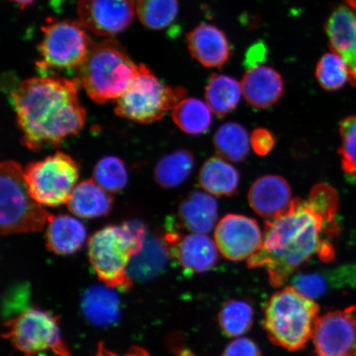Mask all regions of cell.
<instances>
[{"mask_svg": "<svg viewBox=\"0 0 356 356\" xmlns=\"http://www.w3.org/2000/svg\"><path fill=\"white\" fill-rule=\"evenodd\" d=\"M319 307L293 286L271 296L265 310L264 328L273 344L297 351L314 336Z\"/></svg>", "mask_w": 356, "mask_h": 356, "instance_id": "5b68a950", "label": "cell"}, {"mask_svg": "<svg viewBox=\"0 0 356 356\" xmlns=\"http://www.w3.org/2000/svg\"><path fill=\"white\" fill-rule=\"evenodd\" d=\"M350 266L341 267L330 271H314V273H302L293 275L291 280L292 286L301 295L310 300L319 299L326 295L332 287L347 284V280L355 277Z\"/></svg>", "mask_w": 356, "mask_h": 356, "instance_id": "cb8c5ba5", "label": "cell"}, {"mask_svg": "<svg viewBox=\"0 0 356 356\" xmlns=\"http://www.w3.org/2000/svg\"><path fill=\"white\" fill-rule=\"evenodd\" d=\"M79 173L77 163L62 152L30 163L24 168L30 194L42 206L51 207L68 203L77 185Z\"/></svg>", "mask_w": 356, "mask_h": 356, "instance_id": "30bf717a", "label": "cell"}, {"mask_svg": "<svg viewBox=\"0 0 356 356\" xmlns=\"http://www.w3.org/2000/svg\"><path fill=\"white\" fill-rule=\"evenodd\" d=\"M239 180L237 169L220 157L208 159L199 173L202 188L220 197H230L237 194Z\"/></svg>", "mask_w": 356, "mask_h": 356, "instance_id": "7402d4cb", "label": "cell"}, {"mask_svg": "<svg viewBox=\"0 0 356 356\" xmlns=\"http://www.w3.org/2000/svg\"><path fill=\"white\" fill-rule=\"evenodd\" d=\"M179 11L177 0H137L136 15L141 24L152 30L171 25Z\"/></svg>", "mask_w": 356, "mask_h": 356, "instance_id": "f1b7e54d", "label": "cell"}, {"mask_svg": "<svg viewBox=\"0 0 356 356\" xmlns=\"http://www.w3.org/2000/svg\"><path fill=\"white\" fill-rule=\"evenodd\" d=\"M113 197L93 179L80 182L71 193L69 210L83 219H95L108 215L113 208Z\"/></svg>", "mask_w": 356, "mask_h": 356, "instance_id": "44dd1931", "label": "cell"}, {"mask_svg": "<svg viewBox=\"0 0 356 356\" xmlns=\"http://www.w3.org/2000/svg\"><path fill=\"white\" fill-rule=\"evenodd\" d=\"M79 21L99 37H113L131 25L136 13L135 0H78Z\"/></svg>", "mask_w": 356, "mask_h": 356, "instance_id": "8fae6325", "label": "cell"}, {"mask_svg": "<svg viewBox=\"0 0 356 356\" xmlns=\"http://www.w3.org/2000/svg\"><path fill=\"white\" fill-rule=\"evenodd\" d=\"M325 222L309 202L293 199L289 210L266 220L264 242L248 259L249 268H265L271 286H282L302 264L320 251L326 240L320 238Z\"/></svg>", "mask_w": 356, "mask_h": 356, "instance_id": "7a4b0ae2", "label": "cell"}, {"mask_svg": "<svg viewBox=\"0 0 356 356\" xmlns=\"http://www.w3.org/2000/svg\"><path fill=\"white\" fill-rule=\"evenodd\" d=\"M243 92L241 83L227 75L213 74L206 87L209 108L220 118H225L238 104Z\"/></svg>", "mask_w": 356, "mask_h": 356, "instance_id": "d4e9b609", "label": "cell"}, {"mask_svg": "<svg viewBox=\"0 0 356 356\" xmlns=\"http://www.w3.org/2000/svg\"><path fill=\"white\" fill-rule=\"evenodd\" d=\"M180 226L195 234L210 233L218 219V204L211 195L195 191L178 207Z\"/></svg>", "mask_w": 356, "mask_h": 356, "instance_id": "d6986e66", "label": "cell"}, {"mask_svg": "<svg viewBox=\"0 0 356 356\" xmlns=\"http://www.w3.org/2000/svg\"><path fill=\"white\" fill-rule=\"evenodd\" d=\"M2 336L24 356H35L51 350L59 356H70L62 337L59 318L40 309H29L3 324Z\"/></svg>", "mask_w": 356, "mask_h": 356, "instance_id": "9c48e42d", "label": "cell"}, {"mask_svg": "<svg viewBox=\"0 0 356 356\" xmlns=\"http://www.w3.org/2000/svg\"><path fill=\"white\" fill-rule=\"evenodd\" d=\"M42 31V39L38 46L40 60L37 62L42 72H75L95 44L79 21L48 20Z\"/></svg>", "mask_w": 356, "mask_h": 356, "instance_id": "ba28073f", "label": "cell"}, {"mask_svg": "<svg viewBox=\"0 0 356 356\" xmlns=\"http://www.w3.org/2000/svg\"><path fill=\"white\" fill-rule=\"evenodd\" d=\"M249 204L258 216L273 220L286 213L292 203V191L288 181L277 175L258 178L248 193Z\"/></svg>", "mask_w": 356, "mask_h": 356, "instance_id": "9a60e30c", "label": "cell"}, {"mask_svg": "<svg viewBox=\"0 0 356 356\" xmlns=\"http://www.w3.org/2000/svg\"><path fill=\"white\" fill-rule=\"evenodd\" d=\"M329 46L339 54L350 70V82L356 86V15L340 6L332 13L325 26Z\"/></svg>", "mask_w": 356, "mask_h": 356, "instance_id": "2e32d148", "label": "cell"}, {"mask_svg": "<svg viewBox=\"0 0 356 356\" xmlns=\"http://www.w3.org/2000/svg\"><path fill=\"white\" fill-rule=\"evenodd\" d=\"M195 158L188 150H177L159 160L154 169L158 184L164 188H175L188 179L193 172Z\"/></svg>", "mask_w": 356, "mask_h": 356, "instance_id": "484cf974", "label": "cell"}, {"mask_svg": "<svg viewBox=\"0 0 356 356\" xmlns=\"http://www.w3.org/2000/svg\"><path fill=\"white\" fill-rule=\"evenodd\" d=\"M219 323L227 337H240L250 330L253 323V309L248 302L231 300L222 305L219 313Z\"/></svg>", "mask_w": 356, "mask_h": 356, "instance_id": "f546056e", "label": "cell"}, {"mask_svg": "<svg viewBox=\"0 0 356 356\" xmlns=\"http://www.w3.org/2000/svg\"><path fill=\"white\" fill-rule=\"evenodd\" d=\"M222 356H261V353L254 341L240 337L226 346Z\"/></svg>", "mask_w": 356, "mask_h": 356, "instance_id": "e575fe53", "label": "cell"}, {"mask_svg": "<svg viewBox=\"0 0 356 356\" xmlns=\"http://www.w3.org/2000/svg\"><path fill=\"white\" fill-rule=\"evenodd\" d=\"M113 289L93 286L88 288L82 299V309L86 318L97 326H108L118 321L120 301Z\"/></svg>", "mask_w": 356, "mask_h": 356, "instance_id": "603a6c76", "label": "cell"}, {"mask_svg": "<svg viewBox=\"0 0 356 356\" xmlns=\"http://www.w3.org/2000/svg\"><path fill=\"white\" fill-rule=\"evenodd\" d=\"M354 309L329 312L318 318L313 339L320 356H356Z\"/></svg>", "mask_w": 356, "mask_h": 356, "instance_id": "4fadbf2b", "label": "cell"}, {"mask_svg": "<svg viewBox=\"0 0 356 356\" xmlns=\"http://www.w3.org/2000/svg\"><path fill=\"white\" fill-rule=\"evenodd\" d=\"M211 109L197 99H184L172 111V118L177 126L190 135H200L210 129Z\"/></svg>", "mask_w": 356, "mask_h": 356, "instance_id": "83f0119b", "label": "cell"}, {"mask_svg": "<svg viewBox=\"0 0 356 356\" xmlns=\"http://www.w3.org/2000/svg\"><path fill=\"white\" fill-rule=\"evenodd\" d=\"M213 145L220 157L238 163L249 153V138L246 129L236 122L222 124L213 136Z\"/></svg>", "mask_w": 356, "mask_h": 356, "instance_id": "4316f807", "label": "cell"}, {"mask_svg": "<svg viewBox=\"0 0 356 356\" xmlns=\"http://www.w3.org/2000/svg\"><path fill=\"white\" fill-rule=\"evenodd\" d=\"M86 238V227L72 216H51L47 222V248L57 255H70L78 252Z\"/></svg>", "mask_w": 356, "mask_h": 356, "instance_id": "ffe728a7", "label": "cell"}, {"mask_svg": "<svg viewBox=\"0 0 356 356\" xmlns=\"http://www.w3.org/2000/svg\"><path fill=\"white\" fill-rule=\"evenodd\" d=\"M76 79L42 76L22 81L11 92L22 143L30 150L58 146L77 135L86 122V111L78 97Z\"/></svg>", "mask_w": 356, "mask_h": 356, "instance_id": "6da1fadb", "label": "cell"}, {"mask_svg": "<svg viewBox=\"0 0 356 356\" xmlns=\"http://www.w3.org/2000/svg\"><path fill=\"white\" fill-rule=\"evenodd\" d=\"M162 235L169 257L177 261L191 273H203L216 264L219 254L216 243L202 234H182L178 232L180 225L172 220Z\"/></svg>", "mask_w": 356, "mask_h": 356, "instance_id": "7c38bea8", "label": "cell"}, {"mask_svg": "<svg viewBox=\"0 0 356 356\" xmlns=\"http://www.w3.org/2000/svg\"><path fill=\"white\" fill-rule=\"evenodd\" d=\"M10 1L17 3L22 10H24L26 7L32 6L37 0H10Z\"/></svg>", "mask_w": 356, "mask_h": 356, "instance_id": "74e56055", "label": "cell"}, {"mask_svg": "<svg viewBox=\"0 0 356 356\" xmlns=\"http://www.w3.org/2000/svg\"><path fill=\"white\" fill-rule=\"evenodd\" d=\"M93 180L110 193H117L127 186L128 172L121 159L108 156L93 169Z\"/></svg>", "mask_w": 356, "mask_h": 356, "instance_id": "1f68e13d", "label": "cell"}, {"mask_svg": "<svg viewBox=\"0 0 356 356\" xmlns=\"http://www.w3.org/2000/svg\"><path fill=\"white\" fill-rule=\"evenodd\" d=\"M136 65L115 40L95 44L86 60L75 71V79L99 104L117 101L136 78Z\"/></svg>", "mask_w": 356, "mask_h": 356, "instance_id": "277c9868", "label": "cell"}, {"mask_svg": "<svg viewBox=\"0 0 356 356\" xmlns=\"http://www.w3.org/2000/svg\"><path fill=\"white\" fill-rule=\"evenodd\" d=\"M346 1L349 4V6L356 11V0H346Z\"/></svg>", "mask_w": 356, "mask_h": 356, "instance_id": "f35d334b", "label": "cell"}, {"mask_svg": "<svg viewBox=\"0 0 356 356\" xmlns=\"http://www.w3.org/2000/svg\"><path fill=\"white\" fill-rule=\"evenodd\" d=\"M308 202L311 208L323 218L327 226L333 224L339 204L335 189L327 184H317L312 188Z\"/></svg>", "mask_w": 356, "mask_h": 356, "instance_id": "d6a6232c", "label": "cell"}, {"mask_svg": "<svg viewBox=\"0 0 356 356\" xmlns=\"http://www.w3.org/2000/svg\"><path fill=\"white\" fill-rule=\"evenodd\" d=\"M275 138L273 134L264 128L256 129L251 136V145L254 152L260 156L268 154L274 148Z\"/></svg>", "mask_w": 356, "mask_h": 356, "instance_id": "d590c367", "label": "cell"}, {"mask_svg": "<svg viewBox=\"0 0 356 356\" xmlns=\"http://www.w3.org/2000/svg\"><path fill=\"white\" fill-rule=\"evenodd\" d=\"M95 356H150V355L143 347L139 346H133L127 353L120 355L106 348L104 343L99 342Z\"/></svg>", "mask_w": 356, "mask_h": 356, "instance_id": "8d00e7d4", "label": "cell"}, {"mask_svg": "<svg viewBox=\"0 0 356 356\" xmlns=\"http://www.w3.org/2000/svg\"><path fill=\"white\" fill-rule=\"evenodd\" d=\"M145 243V227L136 220L106 226L92 234L88 243V258L100 282L111 289L130 291L128 266Z\"/></svg>", "mask_w": 356, "mask_h": 356, "instance_id": "3957f363", "label": "cell"}, {"mask_svg": "<svg viewBox=\"0 0 356 356\" xmlns=\"http://www.w3.org/2000/svg\"><path fill=\"white\" fill-rule=\"evenodd\" d=\"M186 99L184 88L165 86L145 65L126 91L118 97L115 113L138 123L159 121L169 111Z\"/></svg>", "mask_w": 356, "mask_h": 356, "instance_id": "52a82bcc", "label": "cell"}, {"mask_svg": "<svg viewBox=\"0 0 356 356\" xmlns=\"http://www.w3.org/2000/svg\"><path fill=\"white\" fill-rule=\"evenodd\" d=\"M245 99L257 108L265 109L275 105L284 92L282 77L277 70L266 65L249 69L242 80Z\"/></svg>", "mask_w": 356, "mask_h": 356, "instance_id": "ac0fdd59", "label": "cell"}, {"mask_svg": "<svg viewBox=\"0 0 356 356\" xmlns=\"http://www.w3.org/2000/svg\"><path fill=\"white\" fill-rule=\"evenodd\" d=\"M215 240L221 254L233 261L248 259L264 242L255 220L234 213L225 216L217 225Z\"/></svg>", "mask_w": 356, "mask_h": 356, "instance_id": "5bb4252c", "label": "cell"}, {"mask_svg": "<svg viewBox=\"0 0 356 356\" xmlns=\"http://www.w3.org/2000/svg\"><path fill=\"white\" fill-rule=\"evenodd\" d=\"M0 207L2 235L39 232L52 216L30 194L24 169L13 160L0 166Z\"/></svg>", "mask_w": 356, "mask_h": 356, "instance_id": "8992f818", "label": "cell"}, {"mask_svg": "<svg viewBox=\"0 0 356 356\" xmlns=\"http://www.w3.org/2000/svg\"><path fill=\"white\" fill-rule=\"evenodd\" d=\"M316 78L327 91H337L350 82V70L346 61L336 52L323 56L316 67Z\"/></svg>", "mask_w": 356, "mask_h": 356, "instance_id": "4dcf8cb0", "label": "cell"}, {"mask_svg": "<svg viewBox=\"0 0 356 356\" xmlns=\"http://www.w3.org/2000/svg\"><path fill=\"white\" fill-rule=\"evenodd\" d=\"M341 166L348 175H356V115H350L340 124Z\"/></svg>", "mask_w": 356, "mask_h": 356, "instance_id": "836d02e7", "label": "cell"}, {"mask_svg": "<svg viewBox=\"0 0 356 356\" xmlns=\"http://www.w3.org/2000/svg\"><path fill=\"white\" fill-rule=\"evenodd\" d=\"M186 39L191 56L207 68H220L230 58L228 39L213 25L200 24L186 35Z\"/></svg>", "mask_w": 356, "mask_h": 356, "instance_id": "e0dca14e", "label": "cell"}]
</instances>
